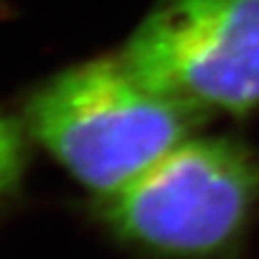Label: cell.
<instances>
[{
	"label": "cell",
	"mask_w": 259,
	"mask_h": 259,
	"mask_svg": "<svg viewBox=\"0 0 259 259\" xmlns=\"http://www.w3.org/2000/svg\"><path fill=\"white\" fill-rule=\"evenodd\" d=\"M121 57L198 116L259 109V0H161Z\"/></svg>",
	"instance_id": "3"
},
{
	"label": "cell",
	"mask_w": 259,
	"mask_h": 259,
	"mask_svg": "<svg viewBox=\"0 0 259 259\" xmlns=\"http://www.w3.org/2000/svg\"><path fill=\"white\" fill-rule=\"evenodd\" d=\"M27 166V141L23 127L0 112V200L21 184Z\"/></svg>",
	"instance_id": "4"
},
{
	"label": "cell",
	"mask_w": 259,
	"mask_h": 259,
	"mask_svg": "<svg viewBox=\"0 0 259 259\" xmlns=\"http://www.w3.org/2000/svg\"><path fill=\"white\" fill-rule=\"evenodd\" d=\"M118 239L164 259H237L259 221V152L187 137L121 191L98 198Z\"/></svg>",
	"instance_id": "2"
},
{
	"label": "cell",
	"mask_w": 259,
	"mask_h": 259,
	"mask_svg": "<svg viewBox=\"0 0 259 259\" xmlns=\"http://www.w3.org/2000/svg\"><path fill=\"white\" fill-rule=\"evenodd\" d=\"M202 121L121 55L59 73L27 103L30 134L96 198L121 191Z\"/></svg>",
	"instance_id": "1"
}]
</instances>
